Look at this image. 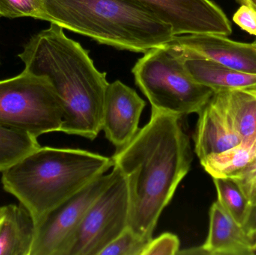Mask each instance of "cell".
Instances as JSON below:
<instances>
[{"mask_svg": "<svg viewBox=\"0 0 256 255\" xmlns=\"http://www.w3.org/2000/svg\"><path fill=\"white\" fill-rule=\"evenodd\" d=\"M255 43H256V41H255Z\"/></svg>", "mask_w": 256, "mask_h": 255, "instance_id": "28", "label": "cell"}, {"mask_svg": "<svg viewBox=\"0 0 256 255\" xmlns=\"http://www.w3.org/2000/svg\"><path fill=\"white\" fill-rule=\"evenodd\" d=\"M256 153V139L243 141L226 151L208 156L200 162L212 178H231L248 166Z\"/></svg>", "mask_w": 256, "mask_h": 255, "instance_id": "17", "label": "cell"}, {"mask_svg": "<svg viewBox=\"0 0 256 255\" xmlns=\"http://www.w3.org/2000/svg\"><path fill=\"white\" fill-rule=\"evenodd\" d=\"M240 5L249 6L256 12V0H237Z\"/></svg>", "mask_w": 256, "mask_h": 255, "instance_id": "26", "label": "cell"}, {"mask_svg": "<svg viewBox=\"0 0 256 255\" xmlns=\"http://www.w3.org/2000/svg\"><path fill=\"white\" fill-rule=\"evenodd\" d=\"M114 166L112 158L86 150L40 146L4 171L2 183L28 210L36 229L51 211Z\"/></svg>", "mask_w": 256, "mask_h": 255, "instance_id": "3", "label": "cell"}, {"mask_svg": "<svg viewBox=\"0 0 256 255\" xmlns=\"http://www.w3.org/2000/svg\"><path fill=\"white\" fill-rule=\"evenodd\" d=\"M180 55L192 77L198 83L213 90L214 92L233 90L256 91V74L239 71L206 58Z\"/></svg>", "mask_w": 256, "mask_h": 255, "instance_id": "14", "label": "cell"}, {"mask_svg": "<svg viewBox=\"0 0 256 255\" xmlns=\"http://www.w3.org/2000/svg\"><path fill=\"white\" fill-rule=\"evenodd\" d=\"M172 28L174 36L232 33L224 10L210 0H136Z\"/></svg>", "mask_w": 256, "mask_h": 255, "instance_id": "9", "label": "cell"}, {"mask_svg": "<svg viewBox=\"0 0 256 255\" xmlns=\"http://www.w3.org/2000/svg\"><path fill=\"white\" fill-rule=\"evenodd\" d=\"M62 104L50 81L24 70L0 81V124L38 138L61 131Z\"/></svg>", "mask_w": 256, "mask_h": 255, "instance_id": "6", "label": "cell"}, {"mask_svg": "<svg viewBox=\"0 0 256 255\" xmlns=\"http://www.w3.org/2000/svg\"><path fill=\"white\" fill-rule=\"evenodd\" d=\"M168 46L180 55L206 58L230 68L256 74V43H240L227 36L192 34L174 36Z\"/></svg>", "mask_w": 256, "mask_h": 255, "instance_id": "10", "label": "cell"}, {"mask_svg": "<svg viewBox=\"0 0 256 255\" xmlns=\"http://www.w3.org/2000/svg\"><path fill=\"white\" fill-rule=\"evenodd\" d=\"M198 115L194 142L200 161L243 142L214 95Z\"/></svg>", "mask_w": 256, "mask_h": 255, "instance_id": "12", "label": "cell"}, {"mask_svg": "<svg viewBox=\"0 0 256 255\" xmlns=\"http://www.w3.org/2000/svg\"><path fill=\"white\" fill-rule=\"evenodd\" d=\"M233 20L242 29L256 37V12L254 9L242 5L233 16Z\"/></svg>", "mask_w": 256, "mask_h": 255, "instance_id": "24", "label": "cell"}, {"mask_svg": "<svg viewBox=\"0 0 256 255\" xmlns=\"http://www.w3.org/2000/svg\"><path fill=\"white\" fill-rule=\"evenodd\" d=\"M0 16L32 17L42 20V0H0Z\"/></svg>", "mask_w": 256, "mask_h": 255, "instance_id": "21", "label": "cell"}, {"mask_svg": "<svg viewBox=\"0 0 256 255\" xmlns=\"http://www.w3.org/2000/svg\"><path fill=\"white\" fill-rule=\"evenodd\" d=\"M180 242L177 235L164 233L148 243L142 255H176L180 251Z\"/></svg>", "mask_w": 256, "mask_h": 255, "instance_id": "22", "label": "cell"}, {"mask_svg": "<svg viewBox=\"0 0 256 255\" xmlns=\"http://www.w3.org/2000/svg\"><path fill=\"white\" fill-rule=\"evenodd\" d=\"M218 202L240 225H243L250 208L249 201L239 186L231 178H214Z\"/></svg>", "mask_w": 256, "mask_h": 255, "instance_id": "19", "label": "cell"}, {"mask_svg": "<svg viewBox=\"0 0 256 255\" xmlns=\"http://www.w3.org/2000/svg\"><path fill=\"white\" fill-rule=\"evenodd\" d=\"M40 147L38 138L30 133L0 124V172L16 164Z\"/></svg>", "mask_w": 256, "mask_h": 255, "instance_id": "18", "label": "cell"}, {"mask_svg": "<svg viewBox=\"0 0 256 255\" xmlns=\"http://www.w3.org/2000/svg\"><path fill=\"white\" fill-rule=\"evenodd\" d=\"M213 95L242 141L256 140V90L219 91Z\"/></svg>", "mask_w": 256, "mask_h": 255, "instance_id": "16", "label": "cell"}, {"mask_svg": "<svg viewBox=\"0 0 256 255\" xmlns=\"http://www.w3.org/2000/svg\"><path fill=\"white\" fill-rule=\"evenodd\" d=\"M132 73L152 110L180 118L198 114L214 93L192 77L182 55L167 44L146 52Z\"/></svg>", "mask_w": 256, "mask_h": 255, "instance_id": "5", "label": "cell"}, {"mask_svg": "<svg viewBox=\"0 0 256 255\" xmlns=\"http://www.w3.org/2000/svg\"><path fill=\"white\" fill-rule=\"evenodd\" d=\"M246 233L254 241H256V202L250 205L246 218L243 225Z\"/></svg>", "mask_w": 256, "mask_h": 255, "instance_id": "25", "label": "cell"}, {"mask_svg": "<svg viewBox=\"0 0 256 255\" xmlns=\"http://www.w3.org/2000/svg\"><path fill=\"white\" fill-rule=\"evenodd\" d=\"M255 247H256V242H255Z\"/></svg>", "mask_w": 256, "mask_h": 255, "instance_id": "27", "label": "cell"}, {"mask_svg": "<svg viewBox=\"0 0 256 255\" xmlns=\"http://www.w3.org/2000/svg\"><path fill=\"white\" fill-rule=\"evenodd\" d=\"M34 234L26 208L20 204L0 207V255H30Z\"/></svg>", "mask_w": 256, "mask_h": 255, "instance_id": "15", "label": "cell"}, {"mask_svg": "<svg viewBox=\"0 0 256 255\" xmlns=\"http://www.w3.org/2000/svg\"><path fill=\"white\" fill-rule=\"evenodd\" d=\"M208 235L203 244L204 254L254 255L255 242L218 201L210 207Z\"/></svg>", "mask_w": 256, "mask_h": 255, "instance_id": "13", "label": "cell"}, {"mask_svg": "<svg viewBox=\"0 0 256 255\" xmlns=\"http://www.w3.org/2000/svg\"><path fill=\"white\" fill-rule=\"evenodd\" d=\"M150 241L138 236L128 228L99 255H142Z\"/></svg>", "mask_w": 256, "mask_h": 255, "instance_id": "20", "label": "cell"}, {"mask_svg": "<svg viewBox=\"0 0 256 255\" xmlns=\"http://www.w3.org/2000/svg\"><path fill=\"white\" fill-rule=\"evenodd\" d=\"M42 20L122 50L146 53L174 37L136 0H42Z\"/></svg>", "mask_w": 256, "mask_h": 255, "instance_id": "4", "label": "cell"}, {"mask_svg": "<svg viewBox=\"0 0 256 255\" xmlns=\"http://www.w3.org/2000/svg\"><path fill=\"white\" fill-rule=\"evenodd\" d=\"M116 175L114 167L111 173L99 177L51 211L36 229L30 255H68L87 211Z\"/></svg>", "mask_w": 256, "mask_h": 255, "instance_id": "8", "label": "cell"}, {"mask_svg": "<svg viewBox=\"0 0 256 255\" xmlns=\"http://www.w3.org/2000/svg\"><path fill=\"white\" fill-rule=\"evenodd\" d=\"M150 121L112 157L127 181L129 228L152 241L158 220L192 164L180 117L152 110Z\"/></svg>", "mask_w": 256, "mask_h": 255, "instance_id": "1", "label": "cell"}, {"mask_svg": "<svg viewBox=\"0 0 256 255\" xmlns=\"http://www.w3.org/2000/svg\"><path fill=\"white\" fill-rule=\"evenodd\" d=\"M55 23L31 37L18 57L25 70L45 76L56 91L64 115L61 131L94 140L102 130L106 73L94 65L90 51Z\"/></svg>", "mask_w": 256, "mask_h": 255, "instance_id": "2", "label": "cell"}, {"mask_svg": "<svg viewBox=\"0 0 256 255\" xmlns=\"http://www.w3.org/2000/svg\"><path fill=\"white\" fill-rule=\"evenodd\" d=\"M0 17H1V16H0Z\"/></svg>", "mask_w": 256, "mask_h": 255, "instance_id": "29", "label": "cell"}, {"mask_svg": "<svg viewBox=\"0 0 256 255\" xmlns=\"http://www.w3.org/2000/svg\"><path fill=\"white\" fill-rule=\"evenodd\" d=\"M146 103L135 90L121 81L110 83L104 103L102 130L110 142L120 148L138 131Z\"/></svg>", "mask_w": 256, "mask_h": 255, "instance_id": "11", "label": "cell"}, {"mask_svg": "<svg viewBox=\"0 0 256 255\" xmlns=\"http://www.w3.org/2000/svg\"><path fill=\"white\" fill-rule=\"evenodd\" d=\"M240 187L249 201L250 205L256 202V153L252 161L245 169L231 178Z\"/></svg>", "mask_w": 256, "mask_h": 255, "instance_id": "23", "label": "cell"}, {"mask_svg": "<svg viewBox=\"0 0 256 255\" xmlns=\"http://www.w3.org/2000/svg\"><path fill=\"white\" fill-rule=\"evenodd\" d=\"M115 168V178L88 208L68 255H99L129 228L130 205L127 181Z\"/></svg>", "mask_w": 256, "mask_h": 255, "instance_id": "7", "label": "cell"}]
</instances>
